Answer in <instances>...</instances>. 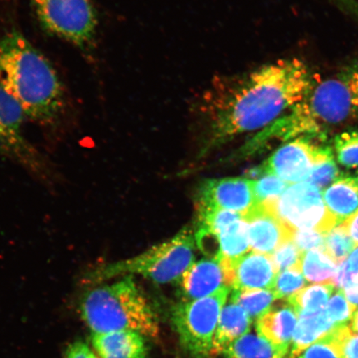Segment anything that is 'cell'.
<instances>
[{
    "instance_id": "obj_37",
    "label": "cell",
    "mask_w": 358,
    "mask_h": 358,
    "mask_svg": "<svg viewBox=\"0 0 358 358\" xmlns=\"http://www.w3.org/2000/svg\"><path fill=\"white\" fill-rule=\"evenodd\" d=\"M345 83L350 92L353 109L355 113H358V70L349 74Z\"/></svg>"
},
{
    "instance_id": "obj_27",
    "label": "cell",
    "mask_w": 358,
    "mask_h": 358,
    "mask_svg": "<svg viewBox=\"0 0 358 358\" xmlns=\"http://www.w3.org/2000/svg\"><path fill=\"white\" fill-rule=\"evenodd\" d=\"M306 285V280L304 278L301 268H291L288 270L278 273L276 276L273 292L276 299H287L294 294L299 292Z\"/></svg>"
},
{
    "instance_id": "obj_10",
    "label": "cell",
    "mask_w": 358,
    "mask_h": 358,
    "mask_svg": "<svg viewBox=\"0 0 358 358\" xmlns=\"http://www.w3.org/2000/svg\"><path fill=\"white\" fill-rule=\"evenodd\" d=\"M325 136H302L294 138L277 150L264 164L289 185L306 182L320 155L328 145Z\"/></svg>"
},
{
    "instance_id": "obj_11",
    "label": "cell",
    "mask_w": 358,
    "mask_h": 358,
    "mask_svg": "<svg viewBox=\"0 0 358 358\" xmlns=\"http://www.w3.org/2000/svg\"><path fill=\"white\" fill-rule=\"evenodd\" d=\"M235 273L234 261L221 259H203L183 273L181 286L186 301L210 296L223 288L232 289Z\"/></svg>"
},
{
    "instance_id": "obj_12",
    "label": "cell",
    "mask_w": 358,
    "mask_h": 358,
    "mask_svg": "<svg viewBox=\"0 0 358 358\" xmlns=\"http://www.w3.org/2000/svg\"><path fill=\"white\" fill-rule=\"evenodd\" d=\"M257 204L254 181L245 178L213 179L200 190L199 209L228 210L245 216Z\"/></svg>"
},
{
    "instance_id": "obj_1",
    "label": "cell",
    "mask_w": 358,
    "mask_h": 358,
    "mask_svg": "<svg viewBox=\"0 0 358 358\" xmlns=\"http://www.w3.org/2000/svg\"><path fill=\"white\" fill-rule=\"evenodd\" d=\"M313 84L306 65L295 58L259 67L215 104L212 144L262 131L301 102Z\"/></svg>"
},
{
    "instance_id": "obj_13",
    "label": "cell",
    "mask_w": 358,
    "mask_h": 358,
    "mask_svg": "<svg viewBox=\"0 0 358 358\" xmlns=\"http://www.w3.org/2000/svg\"><path fill=\"white\" fill-rule=\"evenodd\" d=\"M248 223L250 250L272 255L292 240V232L265 203H258L243 216Z\"/></svg>"
},
{
    "instance_id": "obj_30",
    "label": "cell",
    "mask_w": 358,
    "mask_h": 358,
    "mask_svg": "<svg viewBox=\"0 0 358 358\" xmlns=\"http://www.w3.org/2000/svg\"><path fill=\"white\" fill-rule=\"evenodd\" d=\"M289 183L271 173H266L259 180L254 181V194L257 203L275 200L284 194L288 189Z\"/></svg>"
},
{
    "instance_id": "obj_31",
    "label": "cell",
    "mask_w": 358,
    "mask_h": 358,
    "mask_svg": "<svg viewBox=\"0 0 358 358\" xmlns=\"http://www.w3.org/2000/svg\"><path fill=\"white\" fill-rule=\"evenodd\" d=\"M271 256L277 273L291 268H301L303 252L292 240L280 245Z\"/></svg>"
},
{
    "instance_id": "obj_3",
    "label": "cell",
    "mask_w": 358,
    "mask_h": 358,
    "mask_svg": "<svg viewBox=\"0 0 358 358\" xmlns=\"http://www.w3.org/2000/svg\"><path fill=\"white\" fill-rule=\"evenodd\" d=\"M78 310L92 334L133 331L145 338L159 334L153 308L133 275L87 285Z\"/></svg>"
},
{
    "instance_id": "obj_2",
    "label": "cell",
    "mask_w": 358,
    "mask_h": 358,
    "mask_svg": "<svg viewBox=\"0 0 358 358\" xmlns=\"http://www.w3.org/2000/svg\"><path fill=\"white\" fill-rule=\"evenodd\" d=\"M0 86L27 120L44 127L60 122L66 107L64 84L50 61L19 30L0 38Z\"/></svg>"
},
{
    "instance_id": "obj_39",
    "label": "cell",
    "mask_w": 358,
    "mask_h": 358,
    "mask_svg": "<svg viewBox=\"0 0 358 358\" xmlns=\"http://www.w3.org/2000/svg\"><path fill=\"white\" fill-rule=\"evenodd\" d=\"M349 274L358 275V248L349 255L346 261H344Z\"/></svg>"
},
{
    "instance_id": "obj_40",
    "label": "cell",
    "mask_w": 358,
    "mask_h": 358,
    "mask_svg": "<svg viewBox=\"0 0 358 358\" xmlns=\"http://www.w3.org/2000/svg\"><path fill=\"white\" fill-rule=\"evenodd\" d=\"M353 332L358 334V308L352 316L350 324H349Z\"/></svg>"
},
{
    "instance_id": "obj_9",
    "label": "cell",
    "mask_w": 358,
    "mask_h": 358,
    "mask_svg": "<svg viewBox=\"0 0 358 358\" xmlns=\"http://www.w3.org/2000/svg\"><path fill=\"white\" fill-rule=\"evenodd\" d=\"M264 203L291 231H317L326 234L338 225L327 208L322 191L308 182L291 185L280 198Z\"/></svg>"
},
{
    "instance_id": "obj_4",
    "label": "cell",
    "mask_w": 358,
    "mask_h": 358,
    "mask_svg": "<svg viewBox=\"0 0 358 358\" xmlns=\"http://www.w3.org/2000/svg\"><path fill=\"white\" fill-rule=\"evenodd\" d=\"M355 113L345 80L329 79L313 84L303 99L243 147L253 153L272 141L302 136H325L328 129L345 122Z\"/></svg>"
},
{
    "instance_id": "obj_35",
    "label": "cell",
    "mask_w": 358,
    "mask_h": 358,
    "mask_svg": "<svg viewBox=\"0 0 358 358\" xmlns=\"http://www.w3.org/2000/svg\"><path fill=\"white\" fill-rule=\"evenodd\" d=\"M64 358H99L87 343L76 341L67 348Z\"/></svg>"
},
{
    "instance_id": "obj_26",
    "label": "cell",
    "mask_w": 358,
    "mask_h": 358,
    "mask_svg": "<svg viewBox=\"0 0 358 358\" xmlns=\"http://www.w3.org/2000/svg\"><path fill=\"white\" fill-rule=\"evenodd\" d=\"M356 246L343 223L325 235V252L337 265L346 261Z\"/></svg>"
},
{
    "instance_id": "obj_41",
    "label": "cell",
    "mask_w": 358,
    "mask_h": 358,
    "mask_svg": "<svg viewBox=\"0 0 358 358\" xmlns=\"http://www.w3.org/2000/svg\"><path fill=\"white\" fill-rule=\"evenodd\" d=\"M357 182H358V177H357Z\"/></svg>"
},
{
    "instance_id": "obj_20",
    "label": "cell",
    "mask_w": 358,
    "mask_h": 358,
    "mask_svg": "<svg viewBox=\"0 0 358 358\" xmlns=\"http://www.w3.org/2000/svg\"><path fill=\"white\" fill-rule=\"evenodd\" d=\"M335 328L324 310L312 315H299L296 330L288 358H295L306 348L319 342Z\"/></svg>"
},
{
    "instance_id": "obj_7",
    "label": "cell",
    "mask_w": 358,
    "mask_h": 358,
    "mask_svg": "<svg viewBox=\"0 0 358 358\" xmlns=\"http://www.w3.org/2000/svg\"><path fill=\"white\" fill-rule=\"evenodd\" d=\"M231 291L223 288L210 296L179 303L173 308V328L191 356L210 357L215 331Z\"/></svg>"
},
{
    "instance_id": "obj_24",
    "label": "cell",
    "mask_w": 358,
    "mask_h": 358,
    "mask_svg": "<svg viewBox=\"0 0 358 358\" xmlns=\"http://www.w3.org/2000/svg\"><path fill=\"white\" fill-rule=\"evenodd\" d=\"M277 301L271 289H231L230 301L236 303L256 322L273 307Z\"/></svg>"
},
{
    "instance_id": "obj_22",
    "label": "cell",
    "mask_w": 358,
    "mask_h": 358,
    "mask_svg": "<svg viewBox=\"0 0 358 358\" xmlns=\"http://www.w3.org/2000/svg\"><path fill=\"white\" fill-rule=\"evenodd\" d=\"M334 292L335 286L332 282L315 284L304 287L286 301L294 308L298 315H312L324 310Z\"/></svg>"
},
{
    "instance_id": "obj_32",
    "label": "cell",
    "mask_w": 358,
    "mask_h": 358,
    "mask_svg": "<svg viewBox=\"0 0 358 358\" xmlns=\"http://www.w3.org/2000/svg\"><path fill=\"white\" fill-rule=\"evenodd\" d=\"M331 335L341 358H358V334L353 332L349 325L335 327Z\"/></svg>"
},
{
    "instance_id": "obj_14",
    "label": "cell",
    "mask_w": 358,
    "mask_h": 358,
    "mask_svg": "<svg viewBox=\"0 0 358 358\" xmlns=\"http://www.w3.org/2000/svg\"><path fill=\"white\" fill-rule=\"evenodd\" d=\"M204 226L217 235L223 257L236 261L250 252L248 223L243 215L214 210L204 218Z\"/></svg>"
},
{
    "instance_id": "obj_33",
    "label": "cell",
    "mask_w": 358,
    "mask_h": 358,
    "mask_svg": "<svg viewBox=\"0 0 358 358\" xmlns=\"http://www.w3.org/2000/svg\"><path fill=\"white\" fill-rule=\"evenodd\" d=\"M295 358H341L331 332Z\"/></svg>"
},
{
    "instance_id": "obj_18",
    "label": "cell",
    "mask_w": 358,
    "mask_h": 358,
    "mask_svg": "<svg viewBox=\"0 0 358 358\" xmlns=\"http://www.w3.org/2000/svg\"><path fill=\"white\" fill-rule=\"evenodd\" d=\"M253 323L243 308L231 301L226 303L215 331L210 357H218L236 340L250 333Z\"/></svg>"
},
{
    "instance_id": "obj_16",
    "label": "cell",
    "mask_w": 358,
    "mask_h": 358,
    "mask_svg": "<svg viewBox=\"0 0 358 358\" xmlns=\"http://www.w3.org/2000/svg\"><path fill=\"white\" fill-rule=\"evenodd\" d=\"M299 315L286 301L272 307L265 315L255 322L256 332L275 346L289 349L292 343Z\"/></svg>"
},
{
    "instance_id": "obj_36",
    "label": "cell",
    "mask_w": 358,
    "mask_h": 358,
    "mask_svg": "<svg viewBox=\"0 0 358 358\" xmlns=\"http://www.w3.org/2000/svg\"><path fill=\"white\" fill-rule=\"evenodd\" d=\"M342 290L348 302L358 308V275H352Z\"/></svg>"
},
{
    "instance_id": "obj_23",
    "label": "cell",
    "mask_w": 358,
    "mask_h": 358,
    "mask_svg": "<svg viewBox=\"0 0 358 358\" xmlns=\"http://www.w3.org/2000/svg\"><path fill=\"white\" fill-rule=\"evenodd\" d=\"M337 267V264L324 250H315L303 253L301 271L304 278L310 283L332 282Z\"/></svg>"
},
{
    "instance_id": "obj_17",
    "label": "cell",
    "mask_w": 358,
    "mask_h": 358,
    "mask_svg": "<svg viewBox=\"0 0 358 358\" xmlns=\"http://www.w3.org/2000/svg\"><path fill=\"white\" fill-rule=\"evenodd\" d=\"M92 343L99 358H146L145 337L133 331L93 333Z\"/></svg>"
},
{
    "instance_id": "obj_8",
    "label": "cell",
    "mask_w": 358,
    "mask_h": 358,
    "mask_svg": "<svg viewBox=\"0 0 358 358\" xmlns=\"http://www.w3.org/2000/svg\"><path fill=\"white\" fill-rule=\"evenodd\" d=\"M26 120L19 103L0 86V156L20 165L40 181L55 182L52 164L24 136Z\"/></svg>"
},
{
    "instance_id": "obj_5",
    "label": "cell",
    "mask_w": 358,
    "mask_h": 358,
    "mask_svg": "<svg viewBox=\"0 0 358 358\" xmlns=\"http://www.w3.org/2000/svg\"><path fill=\"white\" fill-rule=\"evenodd\" d=\"M194 239L185 228L173 238L132 258L101 264L88 271L83 281L92 285L124 275L144 276L158 284L176 280L194 262Z\"/></svg>"
},
{
    "instance_id": "obj_34",
    "label": "cell",
    "mask_w": 358,
    "mask_h": 358,
    "mask_svg": "<svg viewBox=\"0 0 358 358\" xmlns=\"http://www.w3.org/2000/svg\"><path fill=\"white\" fill-rule=\"evenodd\" d=\"M325 235L317 231H294L292 241L303 253L315 250L325 252Z\"/></svg>"
},
{
    "instance_id": "obj_25",
    "label": "cell",
    "mask_w": 358,
    "mask_h": 358,
    "mask_svg": "<svg viewBox=\"0 0 358 358\" xmlns=\"http://www.w3.org/2000/svg\"><path fill=\"white\" fill-rule=\"evenodd\" d=\"M341 176L335 163L333 150L328 146L317 159L306 182L312 183L321 191H324L325 187L337 181Z\"/></svg>"
},
{
    "instance_id": "obj_38",
    "label": "cell",
    "mask_w": 358,
    "mask_h": 358,
    "mask_svg": "<svg viewBox=\"0 0 358 358\" xmlns=\"http://www.w3.org/2000/svg\"><path fill=\"white\" fill-rule=\"evenodd\" d=\"M343 224L345 227L348 234L350 235L356 245L358 246V211L348 217Z\"/></svg>"
},
{
    "instance_id": "obj_21",
    "label": "cell",
    "mask_w": 358,
    "mask_h": 358,
    "mask_svg": "<svg viewBox=\"0 0 358 358\" xmlns=\"http://www.w3.org/2000/svg\"><path fill=\"white\" fill-rule=\"evenodd\" d=\"M289 349L274 345L257 334L236 340L217 358H288Z\"/></svg>"
},
{
    "instance_id": "obj_28",
    "label": "cell",
    "mask_w": 358,
    "mask_h": 358,
    "mask_svg": "<svg viewBox=\"0 0 358 358\" xmlns=\"http://www.w3.org/2000/svg\"><path fill=\"white\" fill-rule=\"evenodd\" d=\"M334 143L338 162L348 169L358 167V131L337 134Z\"/></svg>"
},
{
    "instance_id": "obj_29",
    "label": "cell",
    "mask_w": 358,
    "mask_h": 358,
    "mask_svg": "<svg viewBox=\"0 0 358 358\" xmlns=\"http://www.w3.org/2000/svg\"><path fill=\"white\" fill-rule=\"evenodd\" d=\"M357 308L348 302L342 289L335 291L324 308L326 315L335 327L349 325Z\"/></svg>"
},
{
    "instance_id": "obj_19",
    "label": "cell",
    "mask_w": 358,
    "mask_h": 358,
    "mask_svg": "<svg viewBox=\"0 0 358 358\" xmlns=\"http://www.w3.org/2000/svg\"><path fill=\"white\" fill-rule=\"evenodd\" d=\"M324 203L338 224L346 221L358 211L357 178L341 176L323 194Z\"/></svg>"
},
{
    "instance_id": "obj_15",
    "label": "cell",
    "mask_w": 358,
    "mask_h": 358,
    "mask_svg": "<svg viewBox=\"0 0 358 358\" xmlns=\"http://www.w3.org/2000/svg\"><path fill=\"white\" fill-rule=\"evenodd\" d=\"M232 289H272L278 273L271 255L250 252L234 261Z\"/></svg>"
},
{
    "instance_id": "obj_6",
    "label": "cell",
    "mask_w": 358,
    "mask_h": 358,
    "mask_svg": "<svg viewBox=\"0 0 358 358\" xmlns=\"http://www.w3.org/2000/svg\"><path fill=\"white\" fill-rule=\"evenodd\" d=\"M48 34L88 51L96 42L98 15L92 0H31Z\"/></svg>"
}]
</instances>
